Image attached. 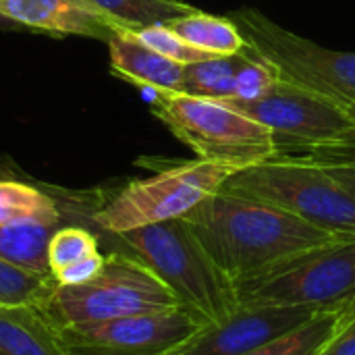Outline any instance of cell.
Listing matches in <instances>:
<instances>
[{
    "mask_svg": "<svg viewBox=\"0 0 355 355\" xmlns=\"http://www.w3.org/2000/svg\"><path fill=\"white\" fill-rule=\"evenodd\" d=\"M183 220L235 285L291 256L341 239L279 206L223 189L191 208Z\"/></svg>",
    "mask_w": 355,
    "mask_h": 355,
    "instance_id": "6da1fadb",
    "label": "cell"
},
{
    "mask_svg": "<svg viewBox=\"0 0 355 355\" xmlns=\"http://www.w3.org/2000/svg\"><path fill=\"white\" fill-rule=\"evenodd\" d=\"M112 237L121 252L144 262L171 287L183 308L204 320L220 322L241 308L235 281L214 264L183 218Z\"/></svg>",
    "mask_w": 355,
    "mask_h": 355,
    "instance_id": "7a4b0ae2",
    "label": "cell"
},
{
    "mask_svg": "<svg viewBox=\"0 0 355 355\" xmlns=\"http://www.w3.org/2000/svg\"><path fill=\"white\" fill-rule=\"evenodd\" d=\"M181 308L171 287L137 258L116 250L85 285H58L35 308L56 331L102 324L127 316Z\"/></svg>",
    "mask_w": 355,
    "mask_h": 355,
    "instance_id": "3957f363",
    "label": "cell"
},
{
    "mask_svg": "<svg viewBox=\"0 0 355 355\" xmlns=\"http://www.w3.org/2000/svg\"><path fill=\"white\" fill-rule=\"evenodd\" d=\"M154 98V114L202 160L243 171L277 154L268 127L220 100L173 92Z\"/></svg>",
    "mask_w": 355,
    "mask_h": 355,
    "instance_id": "277c9868",
    "label": "cell"
},
{
    "mask_svg": "<svg viewBox=\"0 0 355 355\" xmlns=\"http://www.w3.org/2000/svg\"><path fill=\"white\" fill-rule=\"evenodd\" d=\"M220 189L279 206L335 237H355V196L322 166L268 160L237 171Z\"/></svg>",
    "mask_w": 355,
    "mask_h": 355,
    "instance_id": "5b68a950",
    "label": "cell"
},
{
    "mask_svg": "<svg viewBox=\"0 0 355 355\" xmlns=\"http://www.w3.org/2000/svg\"><path fill=\"white\" fill-rule=\"evenodd\" d=\"M248 42V50L291 83L343 108L355 104V52L331 50L302 37L256 8L229 15Z\"/></svg>",
    "mask_w": 355,
    "mask_h": 355,
    "instance_id": "8992f818",
    "label": "cell"
},
{
    "mask_svg": "<svg viewBox=\"0 0 355 355\" xmlns=\"http://www.w3.org/2000/svg\"><path fill=\"white\" fill-rule=\"evenodd\" d=\"M243 306L341 310L355 297V237L291 256L237 283Z\"/></svg>",
    "mask_w": 355,
    "mask_h": 355,
    "instance_id": "52a82bcc",
    "label": "cell"
},
{
    "mask_svg": "<svg viewBox=\"0 0 355 355\" xmlns=\"http://www.w3.org/2000/svg\"><path fill=\"white\" fill-rule=\"evenodd\" d=\"M237 171L202 158L168 166L148 179L131 181L92 216L108 235L183 218L191 208L220 191Z\"/></svg>",
    "mask_w": 355,
    "mask_h": 355,
    "instance_id": "ba28073f",
    "label": "cell"
},
{
    "mask_svg": "<svg viewBox=\"0 0 355 355\" xmlns=\"http://www.w3.org/2000/svg\"><path fill=\"white\" fill-rule=\"evenodd\" d=\"M225 104L268 127L277 152L337 141L355 129V119L347 108L285 81H277L260 98Z\"/></svg>",
    "mask_w": 355,
    "mask_h": 355,
    "instance_id": "9c48e42d",
    "label": "cell"
},
{
    "mask_svg": "<svg viewBox=\"0 0 355 355\" xmlns=\"http://www.w3.org/2000/svg\"><path fill=\"white\" fill-rule=\"evenodd\" d=\"M206 324L181 306L58 333L71 355H168Z\"/></svg>",
    "mask_w": 355,
    "mask_h": 355,
    "instance_id": "30bf717a",
    "label": "cell"
},
{
    "mask_svg": "<svg viewBox=\"0 0 355 355\" xmlns=\"http://www.w3.org/2000/svg\"><path fill=\"white\" fill-rule=\"evenodd\" d=\"M316 312L291 306H243L220 322H208L168 355H245L304 324Z\"/></svg>",
    "mask_w": 355,
    "mask_h": 355,
    "instance_id": "8fae6325",
    "label": "cell"
},
{
    "mask_svg": "<svg viewBox=\"0 0 355 355\" xmlns=\"http://www.w3.org/2000/svg\"><path fill=\"white\" fill-rule=\"evenodd\" d=\"M277 81L275 69L245 48L237 54L185 64L181 94L220 102L254 100L266 94Z\"/></svg>",
    "mask_w": 355,
    "mask_h": 355,
    "instance_id": "7c38bea8",
    "label": "cell"
},
{
    "mask_svg": "<svg viewBox=\"0 0 355 355\" xmlns=\"http://www.w3.org/2000/svg\"><path fill=\"white\" fill-rule=\"evenodd\" d=\"M0 17L54 35H81L110 42L125 31L87 0H0Z\"/></svg>",
    "mask_w": 355,
    "mask_h": 355,
    "instance_id": "4fadbf2b",
    "label": "cell"
},
{
    "mask_svg": "<svg viewBox=\"0 0 355 355\" xmlns=\"http://www.w3.org/2000/svg\"><path fill=\"white\" fill-rule=\"evenodd\" d=\"M110 50V71L112 75L127 79L139 87L158 92L181 94L185 64L166 58L164 54L152 50L139 42L131 29L116 33L108 42Z\"/></svg>",
    "mask_w": 355,
    "mask_h": 355,
    "instance_id": "5bb4252c",
    "label": "cell"
},
{
    "mask_svg": "<svg viewBox=\"0 0 355 355\" xmlns=\"http://www.w3.org/2000/svg\"><path fill=\"white\" fill-rule=\"evenodd\" d=\"M0 355H71L35 308L0 306Z\"/></svg>",
    "mask_w": 355,
    "mask_h": 355,
    "instance_id": "9a60e30c",
    "label": "cell"
},
{
    "mask_svg": "<svg viewBox=\"0 0 355 355\" xmlns=\"http://www.w3.org/2000/svg\"><path fill=\"white\" fill-rule=\"evenodd\" d=\"M60 227L58 218H25L0 227V258L25 270L52 275L48 243Z\"/></svg>",
    "mask_w": 355,
    "mask_h": 355,
    "instance_id": "2e32d148",
    "label": "cell"
},
{
    "mask_svg": "<svg viewBox=\"0 0 355 355\" xmlns=\"http://www.w3.org/2000/svg\"><path fill=\"white\" fill-rule=\"evenodd\" d=\"M355 314V306L349 302L341 310L316 312L304 324L262 343L245 355H318L324 345H329L343 324Z\"/></svg>",
    "mask_w": 355,
    "mask_h": 355,
    "instance_id": "e0dca14e",
    "label": "cell"
},
{
    "mask_svg": "<svg viewBox=\"0 0 355 355\" xmlns=\"http://www.w3.org/2000/svg\"><path fill=\"white\" fill-rule=\"evenodd\" d=\"M164 25L187 44L216 56L237 54L248 48V42L241 35L239 27L227 17H214L196 10L187 17L166 21Z\"/></svg>",
    "mask_w": 355,
    "mask_h": 355,
    "instance_id": "ac0fdd59",
    "label": "cell"
},
{
    "mask_svg": "<svg viewBox=\"0 0 355 355\" xmlns=\"http://www.w3.org/2000/svg\"><path fill=\"white\" fill-rule=\"evenodd\" d=\"M104 15L114 19L127 29L164 25L166 21L187 17L198 8L181 0H87Z\"/></svg>",
    "mask_w": 355,
    "mask_h": 355,
    "instance_id": "d6986e66",
    "label": "cell"
},
{
    "mask_svg": "<svg viewBox=\"0 0 355 355\" xmlns=\"http://www.w3.org/2000/svg\"><path fill=\"white\" fill-rule=\"evenodd\" d=\"M54 275L25 270L0 258V306L6 308H40L54 291Z\"/></svg>",
    "mask_w": 355,
    "mask_h": 355,
    "instance_id": "ffe728a7",
    "label": "cell"
},
{
    "mask_svg": "<svg viewBox=\"0 0 355 355\" xmlns=\"http://www.w3.org/2000/svg\"><path fill=\"white\" fill-rule=\"evenodd\" d=\"M25 218L62 220V212L58 210L54 198L37 187L21 181L0 179V227Z\"/></svg>",
    "mask_w": 355,
    "mask_h": 355,
    "instance_id": "44dd1931",
    "label": "cell"
},
{
    "mask_svg": "<svg viewBox=\"0 0 355 355\" xmlns=\"http://www.w3.org/2000/svg\"><path fill=\"white\" fill-rule=\"evenodd\" d=\"M100 254L98 237L83 227H58L48 243V264L50 272L56 275L64 266L79 262L83 258Z\"/></svg>",
    "mask_w": 355,
    "mask_h": 355,
    "instance_id": "7402d4cb",
    "label": "cell"
},
{
    "mask_svg": "<svg viewBox=\"0 0 355 355\" xmlns=\"http://www.w3.org/2000/svg\"><path fill=\"white\" fill-rule=\"evenodd\" d=\"M131 33L144 42L146 46H150L152 50L164 54L171 60H177L181 64H193V62H202L208 58H214L216 54L204 52L191 44H187L185 40H181L175 31H171L166 25H148V27H137L131 29Z\"/></svg>",
    "mask_w": 355,
    "mask_h": 355,
    "instance_id": "603a6c76",
    "label": "cell"
},
{
    "mask_svg": "<svg viewBox=\"0 0 355 355\" xmlns=\"http://www.w3.org/2000/svg\"><path fill=\"white\" fill-rule=\"evenodd\" d=\"M104 262H106V256L96 254V256H89V258H83L79 262H73V264L64 266L62 270H58L54 275V279H56L58 285H64V287L85 285V283H89L92 279H96L100 275V270L104 268Z\"/></svg>",
    "mask_w": 355,
    "mask_h": 355,
    "instance_id": "cb8c5ba5",
    "label": "cell"
},
{
    "mask_svg": "<svg viewBox=\"0 0 355 355\" xmlns=\"http://www.w3.org/2000/svg\"><path fill=\"white\" fill-rule=\"evenodd\" d=\"M318 355H355V314Z\"/></svg>",
    "mask_w": 355,
    "mask_h": 355,
    "instance_id": "d4e9b609",
    "label": "cell"
},
{
    "mask_svg": "<svg viewBox=\"0 0 355 355\" xmlns=\"http://www.w3.org/2000/svg\"><path fill=\"white\" fill-rule=\"evenodd\" d=\"M337 183H341L352 196H355V166H322Z\"/></svg>",
    "mask_w": 355,
    "mask_h": 355,
    "instance_id": "484cf974",
    "label": "cell"
},
{
    "mask_svg": "<svg viewBox=\"0 0 355 355\" xmlns=\"http://www.w3.org/2000/svg\"><path fill=\"white\" fill-rule=\"evenodd\" d=\"M347 110H349V114H352V116H354V119H355V104H354V106H352V108H347Z\"/></svg>",
    "mask_w": 355,
    "mask_h": 355,
    "instance_id": "4316f807",
    "label": "cell"
},
{
    "mask_svg": "<svg viewBox=\"0 0 355 355\" xmlns=\"http://www.w3.org/2000/svg\"><path fill=\"white\" fill-rule=\"evenodd\" d=\"M352 304H354V306H355V297H354V300H352Z\"/></svg>",
    "mask_w": 355,
    "mask_h": 355,
    "instance_id": "83f0119b",
    "label": "cell"
}]
</instances>
